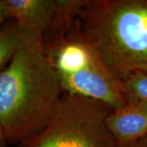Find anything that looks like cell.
<instances>
[{
	"label": "cell",
	"instance_id": "1",
	"mask_svg": "<svg viewBox=\"0 0 147 147\" xmlns=\"http://www.w3.org/2000/svg\"><path fill=\"white\" fill-rule=\"evenodd\" d=\"M84 3L85 0H57L53 21L42 34V49L57 73L64 93L100 100L116 110L127 101L120 81L81 27L79 14Z\"/></svg>",
	"mask_w": 147,
	"mask_h": 147
},
{
	"label": "cell",
	"instance_id": "2",
	"mask_svg": "<svg viewBox=\"0 0 147 147\" xmlns=\"http://www.w3.org/2000/svg\"><path fill=\"white\" fill-rule=\"evenodd\" d=\"M63 94L42 42L17 53L0 74V123L8 144L42 130Z\"/></svg>",
	"mask_w": 147,
	"mask_h": 147
},
{
	"label": "cell",
	"instance_id": "3",
	"mask_svg": "<svg viewBox=\"0 0 147 147\" xmlns=\"http://www.w3.org/2000/svg\"><path fill=\"white\" fill-rule=\"evenodd\" d=\"M79 20L119 81L134 71L147 73V0H85Z\"/></svg>",
	"mask_w": 147,
	"mask_h": 147
},
{
	"label": "cell",
	"instance_id": "4",
	"mask_svg": "<svg viewBox=\"0 0 147 147\" xmlns=\"http://www.w3.org/2000/svg\"><path fill=\"white\" fill-rule=\"evenodd\" d=\"M112 110L100 100L64 93L43 129L17 147H123L106 123Z\"/></svg>",
	"mask_w": 147,
	"mask_h": 147
},
{
	"label": "cell",
	"instance_id": "5",
	"mask_svg": "<svg viewBox=\"0 0 147 147\" xmlns=\"http://www.w3.org/2000/svg\"><path fill=\"white\" fill-rule=\"evenodd\" d=\"M106 123L121 146L128 147L147 135V100L127 101L110 112Z\"/></svg>",
	"mask_w": 147,
	"mask_h": 147
},
{
	"label": "cell",
	"instance_id": "6",
	"mask_svg": "<svg viewBox=\"0 0 147 147\" xmlns=\"http://www.w3.org/2000/svg\"><path fill=\"white\" fill-rule=\"evenodd\" d=\"M9 20L43 34L51 25L57 0H3Z\"/></svg>",
	"mask_w": 147,
	"mask_h": 147
},
{
	"label": "cell",
	"instance_id": "7",
	"mask_svg": "<svg viewBox=\"0 0 147 147\" xmlns=\"http://www.w3.org/2000/svg\"><path fill=\"white\" fill-rule=\"evenodd\" d=\"M42 34L13 20L0 26V74L18 53L42 42Z\"/></svg>",
	"mask_w": 147,
	"mask_h": 147
},
{
	"label": "cell",
	"instance_id": "8",
	"mask_svg": "<svg viewBox=\"0 0 147 147\" xmlns=\"http://www.w3.org/2000/svg\"><path fill=\"white\" fill-rule=\"evenodd\" d=\"M120 85L126 101L147 100V73L134 71L120 81Z\"/></svg>",
	"mask_w": 147,
	"mask_h": 147
},
{
	"label": "cell",
	"instance_id": "9",
	"mask_svg": "<svg viewBox=\"0 0 147 147\" xmlns=\"http://www.w3.org/2000/svg\"><path fill=\"white\" fill-rule=\"evenodd\" d=\"M8 20H9V16L3 3V1L0 0V26H2Z\"/></svg>",
	"mask_w": 147,
	"mask_h": 147
},
{
	"label": "cell",
	"instance_id": "10",
	"mask_svg": "<svg viewBox=\"0 0 147 147\" xmlns=\"http://www.w3.org/2000/svg\"><path fill=\"white\" fill-rule=\"evenodd\" d=\"M8 142L6 137V133L2 124L0 123V147H6L7 146Z\"/></svg>",
	"mask_w": 147,
	"mask_h": 147
},
{
	"label": "cell",
	"instance_id": "11",
	"mask_svg": "<svg viewBox=\"0 0 147 147\" xmlns=\"http://www.w3.org/2000/svg\"><path fill=\"white\" fill-rule=\"evenodd\" d=\"M128 147H147V135L146 137L137 140V142L132 143Z\"/></svg>",
	"mask_w": 147,
	"mask_h": 147
}]
</instances>
